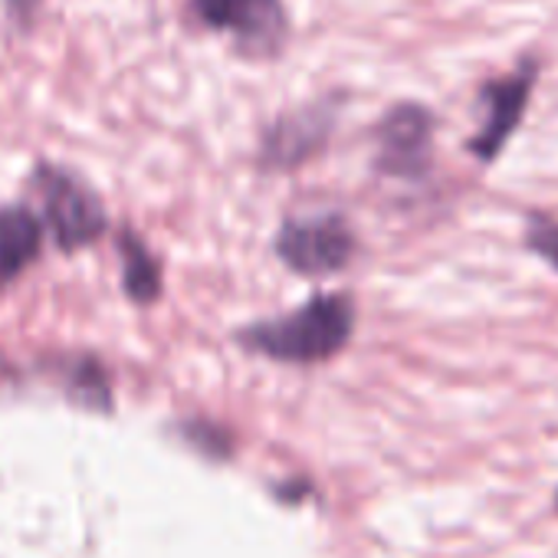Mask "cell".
Listing matches in <instances>:
<instances>
[{
  "mask_svg": "<svg viewBox=\"0 0 558 558\" xmlns=\"http://www.w3.org/2000/svg\"><path fill=\"white\" fill-rule=\"evenodd\" d=\"M352 326H355V306L349 296H319L283 319L243 329L240 342L250 352H259L276 362L313 365L332 359L349 342Z\"/></svg>",
  "mask_w": 558,
  "mask_h": 558,
  "instance_id": "cell-1",
  "label": "cell"
},
{
  "mask_svg": "<svg viewBox=\"0 0 558 558\" xmlns=\"http://www.w3.org/2000/svg\"><path fill=\"white\" fill-rule=\"evenodd\" d=\"M191 17L246 60H276L293 37L287 0H191Z\"/></svg>",
  "mask_w": 558,
  "mask_h": 558,
  "instance_id": "cell-2",
  "label": "cell"
},
{
  "mask_svg": "<svg viewBox=\"0 0 558 558\" xmlns=\"http://www.w3.org/2000/svg\"><path fill=\"white\" fill-rule=\"evenodd\" d=\"M31 184L40 197L44 220L60 250H80L102 236L106 207L96 197V191L73 171L40 161L31 174Z\"/></svg>",
  "mask_w": 558,
  "mask_h": 558,
  "instance_id": "cell-3",
  "label": "cell"
},
{
  "mask_svg": "<svg viewBox=\"0 0 558 558\" xmlns=\"http://www.w3.org/2000/svg\"><path fill=\"white\" fill-rule=\"evenodd\" d=\"M339 109L342 96L336 93L279 112L259 135V165L266 171H293L316 158L336 132Z\"/></svg>",
  "mask_w": 558,
  "mask_h": 558,
  "instance_id": "cell-4",
  "label": "cell"
},
{
  "mask_svg": "<svg viewBox=\"0 0 558 558\" xmlns=\"http://www.w3.org/2000/svg\"><path fill=\"white\" fill-rule=\"evenodd\" d=\"M276 253L290 269L303 276H329L352 259L355 233L342 214L287 220L276 236Z\"/></svg>",
  "mask_w": 558,
  "mask_h": 558,
  "instance_id": "cell-5",
  "label": "cell"
},
{
  "mask_svg": "<svg viewBox=\"0 0 558 558\" xmlns=\"http://www.w3.org/2000/svg\"><path fill=\"white\" fill-rule=\"evenodd\" d=\"M375 168L398 181H417L430 168L434 116L417 102L391 106L375 125Z\"/></svg>",
  "mask_w": 558,
  "mask_h": 558,
  "instance_id": "cell-6",
  "label": "cell"
},
{
  "mask_svg": "<svg viewBox=\"0 0 558 558\" xmlns=\"http://www.w3.org/2000/svg\"><path fill=\"white\" fill-rule=\"evenodd\" d=\"M535 83V63L525 60L515 73L493 80L480 89V132L470 138V151L480 161H493L499 155V148L509 142V135L515 132L525 106H529V93Z\"/></svg>",
  "mask_w": 558,
  "mask_h": 558,
  "instance_id": "cell-7",
  "label": "cell"
},
{
  "mask_svg": "<svg viewBox=\"0 0 558 558\" xmlns=\"http://www.w3.org/2000/svg\"><path fill=\"white\" fill-rule=\"evenodd\" d=\"M40 243H44V223L31 207L24 204L0 207V290L14 283L40 256Z\"/></svg>",
  "mask_w": 558,
  "mask_h": 558,
  "instance_id": "cell-8",
  "label": "cell"
},
{
  "mask_svg": "<svg viewBox=\"0 0 558 558\" xmlns=\"http://www.w3.org/2000/svg\"><path fill=\"white\" fill-rule=\"evenodd\" d=\"M122 259H125V290L135 303H151L161 293V272L158 263L148 256L138 236H122Z\"/></svg>",
  "mask_w": 558,
  "mask_h": 558,
  "instance_id": "cell-9",
  "label": "cell"
},
{
  "mask_svg": "<svg viewBox=\"0 0 558 558\" xmlns=\"http://www.w3.org/2000/svg\"><path fill=\"white\" fill-rule=\"evenodd\" d=\"M529 246L558 269V223H548V220L535 217L532 227H529Z\"/></svg>",
  "mask_w": 558,
  "mask_h": 558,
  "instance_id": "cell-10",
  "label": "cell"
},
{
  "mask_svg": "<svg viewBox=\"0 0 558 558\" xmlns=\"http://www.w3.org/2000/svg\"><path fill=\"white\" fill-rule=\"evenodd\" d=\"M40 8H44V0H4L8 21H11V27L21 31V34H31V31H34Z\"/></svg>",
  "mask_w": 558,
  "mask_h": 558,
  "instance_id": "cell-11",
  "label": "cell"
}]
</instances>
